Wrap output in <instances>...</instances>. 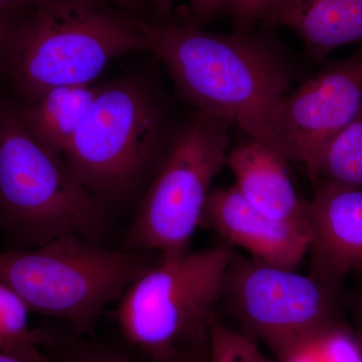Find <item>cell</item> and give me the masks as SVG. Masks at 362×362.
Wrapping results in <instances>:
<instances>
[{
    "mask_svg": "<svg viewBox=\"0 0 362 362\" xmlns=\"http://www.w3.org/2000/svg\"><path fill=\"white\" fill-rule=\"evenodd\" d=\"M103 225L102 202L63 158L33 135L18 109H0V232L11 249L66 235L95 242Z\"/></svg>",
    "mask_w": 362,
    "mask_h": 362,
    "instance_id": "obj_4",
    "label": "cell"
},
{
    "mask_svg": "<svg viewBox=\"0 0 362 362\" xmlns=\"http://www.w3.org/2000/svg\"><path fill=\"white\" fill-rule=\"evenodd\" d=\"M286 162L276 150L251 138L230 149L226 158L233 185L254 209L272 220L310 230L306 202L297 194Z\"/></svg>",
    "mask_w": 362,
    "mask_h": 362,
    "instance_id": "obj_12",
    "label": "cell"
},
{
    "mask_svg": "<svg viewBox=\"0 0 362 362\" xmlns=\"http://www.w3.org/2000/svg\"><path fill=\"white\" fill-rule=\"evenodd\" d=\"M97 92L90 85L61 86L18 110L33 135L63 158Z\"/></svg>",
    "mask_w": 362,
    "mask_h": 362,
    "instance_id": "obj_14",
    "label": "cell"
},
{
    "mask_svg": "<svg viewBox=\"0 0 362 362\" xmlns=\"http://www.w3.org/2000/svg\"><path fill=\"white\" fill-rule=\"evenodd\" d=\"M180 362H206L204 361H201V359L199 358L197 356H192L187 357V358L183 359V361H181Z\"/></svg>",
    "mask_w": 362,
    "mask_h": 362,
    "instance_id": "obj_28",
    "label": "cell"
},
{
    "mask_svg": "<svg viewBox=\"0 0 362 362\" xmlns=\"http://www.w3.org/2000/svg\"><path fill=\"white\" fill-rule=\"evenodd\" d=\"M235 250L223 244L160 256L119 300L126 339L156 362H180L209 345L214 308Z\"/></svg>",
    "mask_w": 362,
    "mask_h": 362,
    "instance_id": "obj_3",
    "label": "cell"
},
{
    "mask_svg": "<svg viewBox=\"0 0 362 362\" xmlns=\"http://www.w3.org/2000/svg\"><path fill=\"white\" fill-rule=\"evenodd\" d=\"M225 13H230V0H189L187 23L202 28Z\"/></svg>",
    "mask_w": 362,
    "mask_h": 362,
    "instance_id": "obj_20",
    "label": "cell"
},
{
    "mask_svg": "<svg viewBox=\"0 0 362 362\" xmlns=\"http://www.w3.org/2000/svg\"><path fill=\"white\" fill-rule=\"evenodd\" d=\"M206 362H279L268 358L256 340L239 332L214 317L209 329Z\"/></svg>",
    "mask_w": 362,
    "mask_h": 362,
    "instance_id": "obj_18",
    "label": "cell"
},
{
    "mask_svg": "<svg viewBox=\"0 0 362 362\" xmlns=\"http://www.w3.org/2000/svg\"><path fill=\"white\" fill-rule=\"evenodd\" d=\"M154 262L142 251L104 249L66 235L42 246L0 252V282L32 313L62 319L74 332L87 334L104 309Z\"/></svg>",
    "mask_w": 362,
    "mask_h": 362,
    "instance_id": "obj_5",
    "label": "cell"
},
{
    "mask_svg": "<svg viewBox=\"0 0 362 362\" xmlns=\"http://www.w3.org/2000/svg\"><path fill=\"white\" fill-rule=\"evenodd\" d=\"M25 11L18 13H0V74L4 71V59L7 45L13 35L14 28Z\"/></svg>",
    "mask_w": 362,
    "mask_h": 362,
    "instance_id": "obj_21",
    "label": "cell"
},
{
    "mask_svg": "<svg viewBox=\"0 0 362 362\" xmlns=\"http://www.w3.org/2000/svg\"><path fill=\"white\" fill-rule=\"evenodd\" d=\"M134 21L145 51L165 66L197 112L223 119L275 150L274 120L292 78L266 40L250 33L206 32L189 23L136 16Z\"/></svg>",
    "mask_w": 362,
    "mask_h": 362,
    "instance_id": "obj_1",
    "label": "cell"
},
{
    "mask_svg": "<svg viewBox=\"0 0 362 362\" xmlns=\"http://www.w3.org/2000/svg\"><path fill=\"white\" fill-rule=\"evenodd\" d=\"M44 1L45 0H0V13L28 11Z\"/></svg>",
    "mask_w": 362,
    "mask_h": 362,
    "instance_id": "obj_23",
    "label": "cell"
},
{
    "mask_svg": "<svg viewBox=\"0 0 362 362\" xmlns=\"http://www.w3.org/2000/svg\"><path fill=\"white\" fill-rule=\"evenodd\" d=\"M315 178L362 189V106L324 149L312 180Z\"/></svg>",
    "mask_w": 362,
    "mask_h": 362,
    "instance_id": "obj_16",
    "label": "cell"
},
{
    "mask_svg": "<svg viewBox=\"0 0 362 362\" xmlns=\"http://www.w3.org/2000/svg\"><path fill=\"white\" fill-rule=\"evenodd\" d=\"M312 181L313 197L306 202L310 274L343 283L349 274L362 272V189Z\"/></svg>",
    "mask_w": 362,
    "mask_h": 362,
    "instance_id": "obj_11",
    "label": "cell"
},
{
    "mask_svg": "<svg viewBox=\"0 0 362 362\" xmlns=\"http://www.w3.org/2000/svg\"><path fill=\"white\" fill-rule=\"evenodd\" d=\"M134 18L105 0H45L14 28L4 71L28 103L61 86L90 85L113 59L145 51Z\"/></svg>",
    "mask_w": 362,
    "mask_h": 362,
    "instance_id": "obj_2",
    "label": "cell"
},
{
    "mask_svg": "<svg viewBox=\"0 0 362 362\" xmlns=\"http://www.w3.org/2000/svg\"><path fill=\"white\" fill-rule=\"evenodd\" d=\"M148 1L157 16L163 20L164 23H168V21L170 20L175 0H148Z\"/></svg>",
    "mask_w": 362,
    "mask_h": 362,
    "instance_id": "obj_26",
    "label": "cell"
},
{
    "mask_svg": "<svg viewBox=\"0 0 362 362\" xmlns=\"http://www.w3.org/2000/svg\"><path fill=\"white\" fill-rule=\"evenodd\" d=\"M361 106L362 47L286 95L274 120L276 151L303 165L312 180L324 149Z\"/></svg>",
    "mask_w": 362,
    "mask_h": 362,
    "instance_id": "obj_9",
    "label": "cell"
},
{
    "mask_svg": "<svg viewBox=\"0 0 362 362\" xmlns=\"http://www.w3.org/2000/svg\"><path fill=\"white\" fill-rule=\"evenodd\" d=\"M30 312L21 298L0 282V350L30 362H49L40 347L52 338L30 326Z\"/></svg>",
    "mask_w": 362,
    "mask_h": 362,
    "instance_id": "obj_15",
    "label": "cell"
},
{
    "mask_svg": "<svg viewBox=\"0 0 362 362\" xmlns=\"http://www.w3.org/2000/svg\"><path fill=\"white\" fill-rule=\"evenodd\" d=\"M71 362H134L122 354L111 351L90 352Z\"/></svg>",
    "mask_w": 362,
    "mask_h": 362,
    "instance_id": "obj_22",
    "label": "cell"
},
{
    "mask_svg": "<svg viewBox=\"0 0 362 362\" xmlns=\"http://www.w3.org/2000/svg\"><path fill=\"white\" fill-rule=\"evenodd\" d=\"M0 362H30L18 354L0 350Z\"/></svg>",
    "mask_w": 362,
    "mask_h": 362,
    "instance_id": "obj_27",
    "label": "cell"
},
{
    "mask_svg": "<svg viewBox=\"0 0 362 362\" xmlns=\"http://www.w3.org/2000/svg\"><path fill=\"white\" fill-rule=\"evenodd\" d=\"M351 308L354 323H356L354 330L362 342V284L354 293V296L351 298Z\"/></svg>",
    "mask_w": 362,
    "mask_h": 362,
    "instance_id": "obj_25",
    "label": "cell"
},
{
    "mask_svg": "<svg viewBox=\"0 0 362 362\" xmlns=\"http://www.w3.org/2000/svg\"><path fill=\"white\" fill-rule=\"evenodd\" d=\"M230 124L197 112L164 151L128 232L129 250L159 256L188 251L211 183L226 163Z\"/></svg>",
    "mask_w": 362,
    "mask_h": 362,
    "instance_id": "obj_6",
    "label": "cell"
},
{
    "mask_svg": "<svg viewBox=\"0 0 362 362\" xmlns=\"http://www.w3.org/2000/svg\"><path fill=\"white\" fill-rule=\"evenodd\" d=\"M221 298L245 332L280 361L315 331L342 320V283L267 265L235 254Z\"/></svg>",
    "mask_w": 362,
    "mask_h": 362,
    "instance_id": "obj_8",
    "label": "cell"
},
{
    "mask_svg": "<svg viewBox=\"0 0 362 362\" xmlns=\"http://www.w3.org/2000/svg\"><path fill=\"white\" fill-rule=\"evenodd\" d=\"M105 1L130 16L143 18L141 14L146 6L147 0H105Z\"/></svg>",
    "mask_w": 362,
    "mask_h": 362,
    "instance_id": "obj_24",
    "label": "cell"
},
{
    "mask_svg": "<svg viewBox=\"0 0 362 362\" xmlns=\"http://www.w3.org/2000/svg\"><path fill=\"white\" fill-rule=\"evenodd\" d=\"M275 0H230L235 30L250 33L257 23H267Z\"/></svg>",
    "mask_w": 362,
    "mask_h": 362,
    "instance_id": "obj_19",
    "label": "cell"
},
{
    "mask_svg": "<svg viewBox=\"0 0 362 362\" xmlns=\"http://www.w3.org/2000/svg\"><path fill=\"white\" fill-rule=\"evenodd\" d=\"M279 362H362V342L343 320L315 331L295 344Z\"/></svg>",
    "mask_w": 362,
    "mask_h": 362,
    "instance_id": "obj_17",
    "label": "cell"
},
{
    "mask_svg": "<svg viewBox=\"0 0 362 362\" xmlns=\"http://www.w3.org/2000/svg\"><path fill=\"white\" fill-rule=\"evenodd\" d=\"M163 143L158 105L133 81L98 87L63 160L100 202L129 194L157 160Z\"/></svg>",
    "mask_w": 362,
    "mask_h": 362,
    "instance_id": "obj_7",
    "label": "cell"
},
{
    "mask_svg": "<svg viewBox=\"0 0 362 362\" xmlns=\"http://www.w3.org/2000/svg\"><path fill=\"white\" fill-rule=\"evenodd\" d=\"M201 226L214 230L225 244L242 247L252 259L289 270L301 265L310 247V230L259 213L235 185L211 192Z\"/></svg>",
    "mask_w": 362,
    "mask_h": 362,
    "instance_id": "obj_10",
    "label": "cell"
},
{
    "mask_svg": "<svg viewBox=\"0 0 362 362\" xmlns=\"http://www.w3.org/2000/svg\"><path fill=\"white\" fill-rule=\"evenodd\" d=\"M266 23L296 33L321 62L342 45L362 44V0H275Z\"/></svg>",
    "mask_w": 362,
    "mask_h": 362,
    "instance_id": "obj_13",
    "label": "cell"
}]
</instances>
